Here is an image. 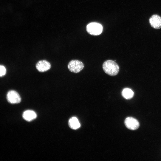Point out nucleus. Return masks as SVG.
Masks as SVG:
<instances>
[{"label": "nucleus", "instance_id": "10", "mask_svg": "<svg viewBox=\"0 0 161 161\" xmlns=\"http://www.w3.org/2000/svg\"><path fill=\"white\" fill-rule=\"evenodd\" d=\"M134 94L133 91L131 89L128 88L124 89L122 92L123 97L126 99L132 98Z\"/></svg>", "mask_w": 161, "mask_h": 161}, {"label": "nucleus", "instance_id": "6", "mask_svg": "<svg viewBox=\"0 0 161 161\" xmlns=\"http://www.w3.org/2000/svg\"><path fill=\"white\" fill-rule=\"evenodd\" d=\"M51 65L50 63L45 60L39 61L36 64V67L40 72H46L50 69Z\"/></svg>", "mask_w": 161, "mask_h": 161}, {"label": "nucleus", "instance_id": "4", "mask_svg": "<svg viewBox=\"0 0 161 161\" xmlns=\"http://www.w3.org/2000/svg\"><path fill=\"white\" fill-rule=\"evenodd\" d=\"M7 101L11 104L19 103L21 101V98L19 94L16 91L11 90L7 93Z\"/></svg>", "mask_w": 161, "mask_h": 161}, {"label": "nucleus", "instance_id": "8", "mask_svg": "<svg viewBox=\"0 0 161 161\" xmlns=\"http://www.w3.org/2000/svg\"><path fill=\"white\" fill-rule=\"evenodd\" d=\"M22 116L25 120L28 121H30L36 118L37 114L32 110H27L23 112Z\"/></svg>", "mask_w": 161, "mask_h": 161}, {"label": "nucleus", "instance_id": "5", "mask_svg": "<svg viewBox=\"0 0 161 161\" xmlns=\"http://www.w3.org/2000/svg\"><path fill=\"white\" fill-rule=\"evenodd\" d=\"M124 123L126 127L131 130H136L140 126L138 121L131 117L126 118L125 120Z\"/></svg>", "mask_w": 161, "mask_h": 161}, {"label": "nucleus", "instance_id": "1", "mask_svg": "<svg viewBox=\"0 0 161 161\" xmlns=\"http://www.w3.org/2000/svg\"><path fill=\"white\" fill-rule=\"evenodd\" d=\"M102 67L104 72L111 76L116 75L119 71L118 65L114 61L111 60L105 61L103 63Z\"/></svg>", "mask_w": 161, "mask_h": 161}, {"label": "nucleus", "instance_id": "2", "mask_svg": "<svg viewBox=\"0 0 161 161\" xmlns=\"http://www.w3.org/2000/svg\"><path fill=\"white\" fill-rule=\"evenodd\" d=\"M86 29L87 31L89 34L94 35H97L102 33L103 27L98 23L92 22L87 25Z\"/></svg>", "mask_w": 161, "mask_h": 161}, {"label": "nucleus", "instance_id": "3", "mask_svg": "<svg viewBox=\"0 0 161 161\" xmlns=\"http://www.w3.org/2000/svg\"><path fill=\"white\" fill-rule=\"evenodd\" d=\"M84 67L83 62L77 60L71 61L68 65V68L69 70L75 73H78L80 72Z\"/></svg>", "mask_w": 161, "mask_h": 161}, {"label": "nucleus", "instance_id": "9", "mask_svg": "<svg viewBox=\"0 0 161 161\" xmlns=\"http://www.w3.org/2000/svg\"><path fill=\"white\" fill-rule=\"evenodd\" d=\"M68 123L70 128L74 130L77 129L80 126L78 119L75 117H72L69 119Z\"/></svg>", "mask_w": 161, "mask_h": 161}, {"label": "nucleus", "instance_id": "7", "mask_svg": "<svg viewBox=\"0 0 161 161\" xmlns=\"http://www.w3.org/2000/svg\"><path fill=\"white\" fill-rule=\"evenodd\" d=\"M151 26L155 29L161 28V17L159 15L155 14L152 15L149 20Z\"/></svg>", "mask_w": 161, "mask_h": 161}, {"label": "nucleus", "instance_id": "11", "mask_svg": "<svg viewBox=\"0 0 161 161\" xmlns=\"http://www.w3.org/2000/svg\"><path fill=\"white\" fill-rule=\"evenodd\" d=\"M6 72L5 67L3 66L0 65V77L4 75Z\"/></svg>", "mask_w": 161, "mask_h": 161}]
</instances>
